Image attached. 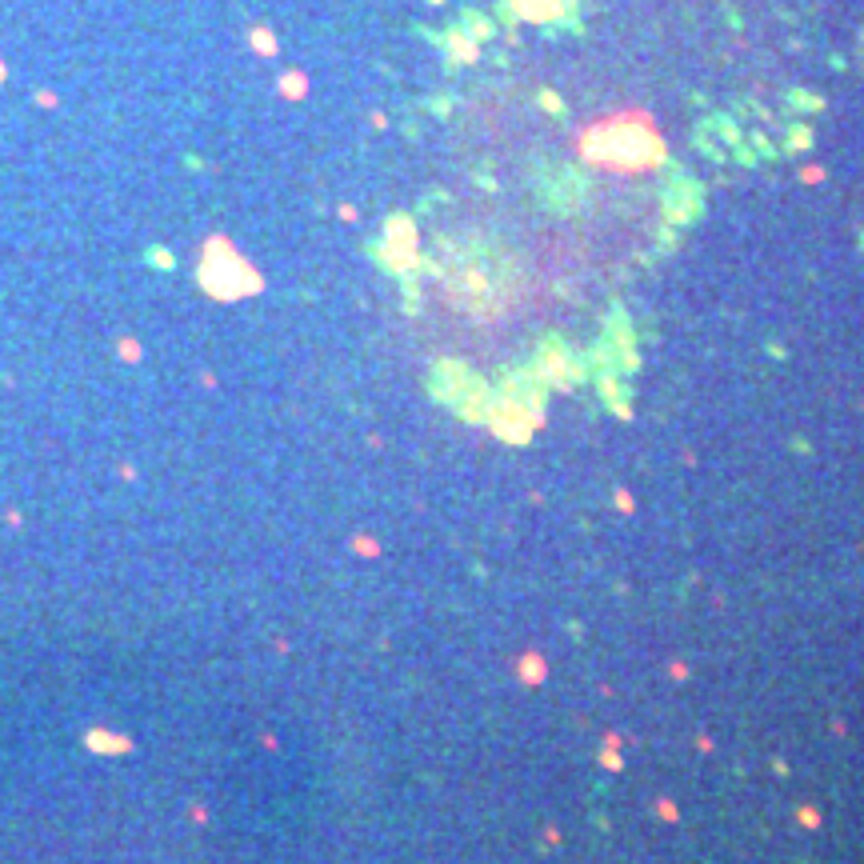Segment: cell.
Masks as SVG:
<instances>
[{
  "label": "cell",
  "instance_id": "cell-1",
  "mask_svg": "<svg viewBox=\"0 0 864 864\" xmlns=\"http://www.w3.org/2000/svg\"><path fill=\"white\" fill-rule=\"evenodd\" d=\"M253 45H256V48H260V52H272V48H276V45H272V36H264V29H256V36H253Z\"/></svg>",
  "mask_w": 864,
  "mask_h": 864
}]
</instances>
